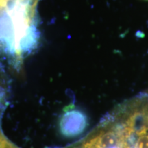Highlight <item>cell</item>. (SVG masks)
Here are the masks:
<instances>
[{
	"mask_svg": "<svg viewBox=\"0 0 148 148\" xmlns=\"http://www.w3.org/2000/svg\"><path fill=\"white\" fill-rule=\"evenodd\" d=\"M118 121L126 148H148V93L131 99Z\"/></svg>",
	"mask_w": 148,
	"mask_h": 148,
	"instance_id": "1",
	"label": "cell"
},
{
	"mask_svg": "<svg viewBox=\"0 0 148 148\" xmlns=\"http://www.w3.org/2000/svg\"><path fill=\"white\" fill-rule=\"evenodd\" d=\"M87 117L82 111L69 106L63 110L59 120V130L64 137H75L87 126Z\"/></svg>",
	"mask_w": 148,
	"mask_h": 148,
	"instance_id": "2",
	"label": "cell"
},
{
	"mask_svg": "<svg viewBox=\"0 0 148 148\" xmlns=\"http://www.w3.org/2000/svg\"><path fill=\"white\" fill-rule=\"evenodd\" d=\"M143 1H148V0H143Z\"/></svg>",
	"mask_w": 148,
	"mask_h": 148,
	"instance_id": "3",
	"label": "cell"
}]
</instances>
